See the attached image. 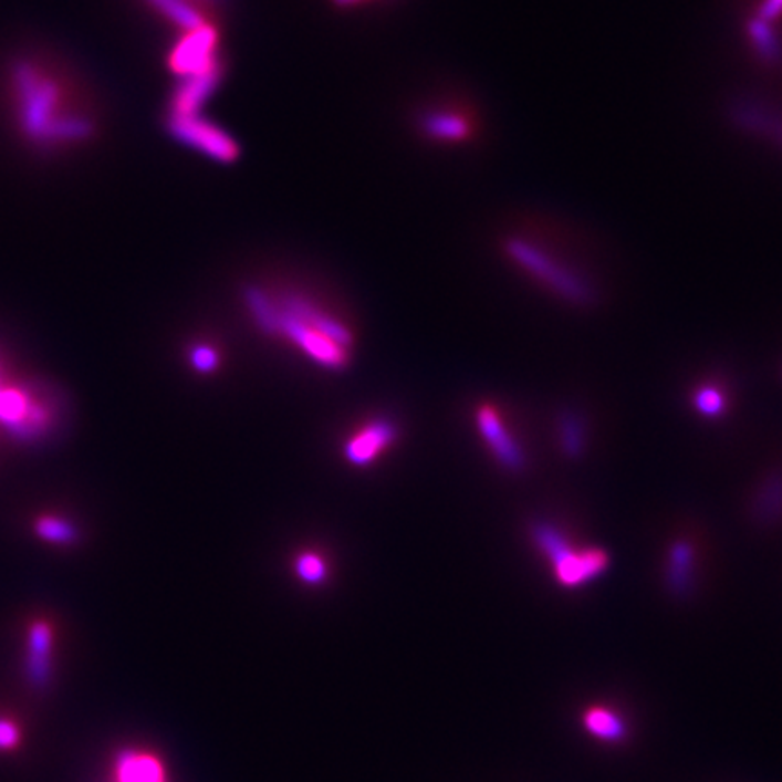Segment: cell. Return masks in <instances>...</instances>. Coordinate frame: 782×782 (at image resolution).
Returning <instances> with one entry per match:
<instances>
[{"mask_svg":"<svg viewBox=\"0 0 782 782\" xmlns=\"http://www.w3.org/2000/svg\"><path fill=\"white\" fill-rule=\"evenodd\" d=\"M500 258L543 294L571 309H594L599 303L598 275L593 270V247L580 227L548 212H522L494 236Z\"/></svg>","mask_w":782,"mask_h":782,"instance_id":"cell-1","label":"cell"},{"mask_svg":"<svg viewBox=\"0 0 782 782\" xmlns=\"http://www.w3.org/2000/svg\"><path fill=\"white\" fill-rule=\"evenodd\" d=\"M243 301L263 334L286 341L321 368L340 372L352 361L354 335L348 324L315 295L294 286L249 284Z\"/></svg>","mask_w":782,"mask_h":782,"instance_id":"cell-2","label":"cell"},{"mask_svg":"<svg viewBox=\"0 0 782 782\" xmlns=\"http://www.w3.org/2000/svg\"><path fill=\"white\" fill-rule=\"evenodd\" d=\"M8 87L19 127L39 147L84 144L95 133V115L85 96L53 65L19 61L11 67Z\"/></svg>","mask_w":782,"mask_h":782,"instance_id":"cell-3","label":"cell"},{"mask_svg":"<svg viewBox=\"0 0 782 782\" xmlns=\"http://www.w3.org/2000/svg\"><path fill=\"white\" fill-rule=\"evenodd\" d=\"M727 129L742 140L782 155V95L775 87H750L721 102Z\"/></svg>","mask_w":782,"mask_h":782,"instance_id":"cell-4","label":"cell"},{"mask_svg":"<svg viewBox=\"0 0 782 782\" xmlns=\"http://www.w3.org/2000/svg\"><path fill=\"white\" fill-rule=\"evenodd\" d=\"M483 129L486 124L480 105L460 93H449L426 102L417 115V131L424 140L446 149L479 145Z\"/></svg>","mask_w":782,"mask_h":782,"instance_id":"cell-5","label":"cell"},{"mask_svg":"<svg viewBox=\"0 0 782 782\" xmlns=\"http://www.w3.org/2000/svg\"><path fill=\"white\" fill-rule=\"evenodd\" d=\"M529 539L543 559L551 563L554 580L565 588L583 587L598 580L611 565V556L605 549L576 548L551 522L531 523Z\"/></svg>","mask_w":782,"mask_h":782,"instance_id":"cell-6","label":"cell"},{"mask_svg":"<svg viewBox=\"0 0 782 782\" xmlns=\"http://www.w3.org/2000/svg\"><path fill=\"white\" fill-rule=\"evenodd\" d=\"M739 41L755 73L782 81V22L739 10Z\"/></svg>","mask_w":782,"mask_h":782,"instance_id":"cell-7","label":"cell"},{"mask_svg":"<svg viewBox=\"0 0 782 782\" xmlns=\"http://www.w3.org/2000/svg\"><path fill=\"white\" fill-rule=\"evenodd\" d=\"M165 22H169L178 37L198 31L220 30L225 0H144Z\"/></svg>","mask_w":782,"mask_h":782,"instance_id":"cell-8","label":"cell"},{"mask_svg":"<svg viewBox=\"0 0 782 782\" xmlns=\"http://www.w3.org/2000/svg\"><path fill=\"white\" fill-rule=\"evenodd\" d=\"M475 424H477L483 442L493 455V459L503 469H508L511 473H520L525 468L528 460H525L522 446L517 442L509 428H505L502 415L494 404L483 403L477 406Z\"/></svg>","mask_w":782,"mask_h":782,"instance_id":"cell-9","label":"cell"},{"mask_svg":"<svg viewBox=\"0 0 782 782\" xmlns=\"http://www.w3.org/2000/svg\"><path fill=\"white\" fill-rule=\"evenodd\" d=\"M399 437L397 424L389 419L364 423L350 435L343 446L344 460L355 468H368L383 457Z\"/></svg>","mask_w":782,"mask_h":782,"instance_id":"cell-10","label":"cell"},{"mask_svg":"<svg viewBox=\"0 0 782 782\" xmlns=\"http://www.w3.org/2000/svg\"><path fill=\"white\" fill-rule=\"evenodd\" d=\"M113 782H169V778L160 755L129 748L115 759Z\"/></svg>","mask_w":782,"mask_h":782,"instance_id":"cell-11","label":"cell"},{"mask_svg":"<svg viewBox=\"0 0 782 782\" xmlns=\"http://www.w3.org/2000/svg\"><path fill=\"white\" fill-rule=\"evenodd\" d=\"M696 580V548L692 542L679 539L668 548L665 583L668 593L682 598L692 593Z\"/></svg>","mask_w":782,"mask_h":782,"instance_id":"cell-12","label":"cell"},{"mask_svg":"<svg viewBox=\"0 0 782 782\" xmlns=\"http://www.w3.org/2000/svg\"><path fill=\"white\" fill-rule=\"evenodd\" d=\"M51 633L48 625L44 623H35L31 627L30 633V659H28V668H30L31 681L37 685H44L50 676V656H51Z\"/></svg>","mask_w":782,"mask_h":782,"instance_id":"cell-13","label":"cell"},{"mask_svg":"<svg viewBox=\"0 0 782 782\" xmlns=\"http://www.w3.org/2000/svg\"><path fill=\"white\" fill-rule=\"evenodd\" d=\"M753 517L761 523H772L782 517V473L772 475L759 488L752 505Z\"/></svg>","mask_w":782,"mask_h":782,"instance_id":"cell-14","label":"cell"},{"mask_svg":"<svg viewBox=\"0 0 782 782\" xmlns=\"http://www.w3.org/2000/svg\"><path fill=\"white\" fill-rule=\"evenodd\" d=\"M583 724L603 741H618L625 736L623 722L613 712H608L607 708H588V712L583 716Z\"/></svg>","mask_w":782,"mask_h":782,"instance_id":"cell-15","label":"cell"},{"mask_svg":"<svg viewBox=\"0 0 782 782\" xmlns=\"http://www.w3.org/2000/svg\"><path fill=\"white\" fill-rule=\"evenodd\" d=\"M690 403L705 419H721L728 406L727 395L713 384H702L694 389Z\"/></svg>","mask_w":782,"mask_h":782,"instance_id":"cell-16","label":"cell"},{"mask_svg":"<svg viewBox=\"0 0 782 782\" xmlns=\"http://www.w3.org/2000/svg\"><path fill=\"white\" fill-rule=\"evenodd\" d=\"M560 442H562L563 453L569 459H578L585 446V434H583V423L578 415L563 414L559 420Z\"/></svg>","mask_w":782,"mask_h":782,"instance_id":"cell-17","label":"cell"},{"mask_svg":"<svg viewBox=\"0 0 782 782\" xmlns=\"http://www.w3.org/2000/svg\"><path fill=\"white\" fill-rule=\"evenodd\" d=\"M295 576L306 585H321L329 576V565L321 554L303 551L294 560Z\"/></svg>","mask_w":782,"mask_h":782,"instance_id":"cell-18","label":"cell"},{"mask_svg":"<svg viewBox=\"0 0 782 782\" xmlns=\"http://www.w3.org/2000/svg\"><path fill=\"white\" fill-rule=\"evenodd\" d=\"M189 363L198 374L209 375L215 374L221 363V355L215 346L207 343L192 344L187 352Z\"/></svg>","mask_w":782,"mask_h":782,"instance_id":"cell-19","label":"cell"},{"mask_svg":"<svg viewBox=\"0 0 782 782\" xmlns=\"http://www.w3.org/2000/svg\"><path fill=\"white\" fill-rule=\"evenodd\" d=\"M37 533L41 534L42 539L50 540V542L70 543L76 540V529L71 523L65 522V520H39Z\"/></svg>","mask_w":782,"mask_h":782,"instance_id":"cell-20","label":"cell"},{"mask_svg":"<svg viewBox=\"0 0 782 782\" xmlns=\"http://www.w3.org/2000/svg\"><path fill=\"white\" fill-rule=\"evenodd\" d=\"M19 742V730L10 721L0 719V750H10Z\"/></svg>","mask_w":782,"mask_h":782,"instance_id":"cell-21","label":"cell"},{"mask_svg":"<svg viewBox=\"0 0 782 782\" xmlns=\"http://www.w3.org/2000/svg\"><path fill=\"white\" fill-rule=\"evenodd\" d=\"M332 6L337 10H359V8H368V6L377 4L380 0H330Z\"/></svg>","mask_w":782,"mask_h":782,"instance_id":"cell-22","label":"cell"}]
</instances>
